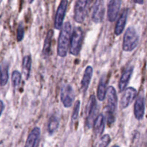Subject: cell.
I'll return each instance as SVG.
<instances>
[{
	"label": "cell",
	"mask_w": 147,
	"mask_h": 147,
	"mask_svg": "<svg viewBox=\"0 0 147 147\" xmlns=\"http://www.w3.org/2000/svg\"><path fill=\"white\" fill-rule=\"evenodd\" d=\"M71 25L70 22H65L62 27L60 33L57 44V55L61 57H65L67 55L69 43L71 35Z\"/></svg>",
	"instance_id": "cell-1"
},
{
	"label": "cell",
	"mask_w": 147,
	"mask_h": 147,
	"mask_svg": "<svg viewBox=\"0 0 147 147\" xmlns=\"http://www.w3.org/2000/svg\"><path fill=\"white\" fill-rule=\"evenodd\" d=\"M138 42H139V36L134 27H128L123 36V50L126 52L132 51L137 46Z\"/></svg>",
	"instance_id": "cell-2"
},
{
	"label": "cell",
	"mask_w": 147,
	"mask_h": 147,
	"mask_svg": "<svg viewBox=\"0 0 147 147\" xmlns=\"http://www.w3.org/2000/svg\"><path fill=\"white\" fill-rule=\"evenodd\" d=\"M83 39V32L80 27H76L73 30V34L70 42V54L76 56L79 54L82 47Z\"/></svg>",
	"instance_id": "cell-3"
},
{
	"label": "cell",
	"mask_w": 147,
	"mask_h": 147,
	"mask_svg": "<svg viewBox=\"0 0 147 147\" xmlns=\"http://www.w3.org/2000/svg\"><path fill=\"white\" fill-rule=\"evenodd\" d=\"M75 95L73 89L70 84H63L60 88V100L63 106L70 108L73 104Z\"/></svg>",
	"instance_id": "cell-4"
},
{
	"label": "cell",
	"mask_w": 147,
	"mask_h": 147,
	"mask_svg": "<svg viewBox=\"0 0 147 147\" xmlns=\"http://www.w3.org/2000/svg\"><path fill=\"white\" fill-rule=\"evenodd\" d=\"M96 100L94 95H92L89 98L88 104L86 109V114L87 116V121H86V125L88 128H90L94 122L96 117L95 115L97 112L96 110Z\"/></svg>",
	"instance_id": "cell-5"
},
{
	"label": "cell",
	"mask_w": 147,
	"mask_h": 147,
	"mask_svg": "<svg viewBox=\"0 0 147 147\" xmlns=\"http://www.w3.org/2000/svg\"><path fill=\"white\" fill-rule=\"evenodd\" d=\"M88 4V1L87 0H79L76 3L74 8V20L76 22L80 24L83 22L86 17Z\"/></svg>",
	"instance_id": "cell-6"
},
{
	"label": "cell",
	"mask_w": 147,
	"mask_h": 147,
	"mask_svg": "<svg viewBox=\"0 0 147 147\" xmlns=\"http://www.w3.org/2000/svg\"><path fill=\"white\" fill-rule=\"evenodd\" d=\"M107 93L108 103L106 106V113H113L116 109L117 106V95H116V89L113 86H109L106 90Z\"/></svg>",
	"instance_id": "cell-7"
},
{
	"label": "cell",
	"mask_w": 147,
	"mask_h": 147,
	"mask_svg": "<svg viewBox=\"0 0 147 147\" xmlns=\"http://www.w3.org/2000/svg\"><path fill=\"white\" fill-rule=\"evenodd\" d=\"M67 8V1L63 0L60 1L58 6L57 11H56L55 17V27L57 30H60L63 26V20L65 16L66 10Z\"/></svg>",
	"instance_id": "cell-8"
},
{
	"label": "cell",
	"mask_w": 147,
	"mask_h": 147,
	"mask_svg": "<svg viewBox=\"0 0 147 147\" xmlns=\"http://www.w3.org/2000/svg\"><path fill=\"white\" fill-rule=\"evenodd\" d=\"M103 1H96L93 7L92 20L95 23H100L103 21L105 13Z\"/></svg>",
	"instance_id": "cell-9"
},
{
	"label": "cell",
	"mask_w": 147,
	"mask_h": 147,
	"mask_svg": "<svg viewBox=\"0 0 147 147\" xmlns=\"http://www.w3.org/2000/svg\"><path fill=\"white\" fill-rule=\"evenodd\" d=\"M136 90L133 87H129L125 89L124 94L121 100V108L124 109L127 108L135 99L136 96Z\"/></svg>",
	"instance_id": "cell-10"
},
{
	"label": "cell",
	"mask_w": 147,
	"mask_h": 147,
	"mask_svg": "<svg viewBox=\"0 0 147 147\" xmlns=\"http://www.w3.org/2000/svg\"><path fill=\"white\" fill-rule=\"evenodd\" d=\"M121 1L120 0H111L108 4V19L110 22L115 21L120 9Z\"/></svg>",
	"instance_id": "cell-11"
},
{
	"label": "cell",
	"mask_w": 147,
	"mask_h": 147,
	"mask_svg": "<svg viewBox=\"0 0 147 147\" xmlns=\"http://www.w3.org/2000/svg\"><path fill=\"white\" fill-rule=\"evenodd\" d=\"M40 137V129L34 127L27 137L24 147H37Z\"/></svg>",
	"instance_id": "cell-12"
},
{
	"label": "cell",
	"mask_w": 147,
	"mask_h": 147,
	"mask_svg": "<svg viewBox=\"0 0 147 147\" xmlns=\"http://www.w3.org/2000/svg\"><path fill=\"white\" fill-rule=\"evenodd\" d=\"M144 114V98L142 94L139 95L134 105V116L138 120H142Z\"/></svg>",
	"instance_id": "cell-13"
},
{
	"label": "cell",
	"mask_w": 147,
	"mask_h": 147,
	"mask_svg": "<svg viewBox=\"0 0 147 147\" xmlns=\"http://www.w3.org/2000/svg\"><path fill=\"white\" fill-rule=\"evenodd\" d=\"M133 71L134 67L133 66H130V67H128L127 69H126V70L123 72L121 76L120 81H119V87L120 92L123 91V90L126 89V86H127L128 83H129V80H130Z\"/></svg>",
	"instance_id": "cell-14"
},
{
	"label": "cell",
	"mask_w": 147,
	"mask_h": 147,
	"mask_svg": "<svg viewBox=\"0 0 147 147\" xmlns=\"http://www.w3.org/2000/svg\"><path fill=\"white\" fill-rule=\"evenodd\" d=\"M128 14H129V9L125 8L121 14L117 23H116V27H115V34L116 35H120L123 32L125 25H126V20H127Z\"/></svg>",
	"instance_id": "cell-15"
},
{
	"label": "cell",
	"mask_w": 147,
	"mask_h": 147,
	"mask_svg": "<svg viewBox=\"0 0 147 147\" xmlns=\"http://www.w3.org/2000/svg\"><path fill=\"white\" fill-rule=\"evenodd\" d=\"M93 67L91 66H88L85 70L84 74H83V78L81 80V88L84 93H86V90L88 88L90 80L93 76Z\"/></svg>",
	"instance_id": "cell-16"
},
{
	"label": "cell",
	"mask_w": 147,
	"mask_h": 147,
	"mask_svg": "<svg viewBox=\"0 0 147 147\" xmlns=\"http://www.w3.org/2000/svg\"><path fill=\"white\" fill-rule=\"evenodd\" d=\"M105 128V118L103 114H100L96 117L93 122V130L96 135H100L103 133Z\"/></svg>",
	"instance_id": "cell-17"
},
{
	"label": "cell",
	"mask_w": 147,
	"mask_h": 147,
	"mask_svg": "<svg viewBox=\"0 0 147 147\" xmlns=\"http://www.w3.org/2000/svg\"><path fill=\"white\" fill-rule=\"evenodd\" d=\"M9 64L3 62L0 64V86H4L9 80Z\"/></svg>",
	"instance_id": "cell-18"
},
{
	"label": "cell",
	"mask_w": 147,
	"mask_h": 147,
	"mask_svg": "<svg viewBox=\"0 0 147 147\" xmlns=\"http://www.w3.org/2000/svg\"><path fill=\"white\" fill-rule=\"evenodd\" d=\"M53 30H50L47 32V34L46 35L45 40L44 42V45H43V49H42V53L45 57L50 55V48H51V42L52 40H53Z\"/></svg>",
	"instance_id": "cell-19"
},
{
	"label": "cell",
	"mask_w": 147,
	"mask_h": 147,
	"mask_svg": "<svg viewBox=\"0 0 147 147\" xmlns=\"http://www.w3.org/2000/svg\"><path fill=\"white\" fill-rule=\"evenodd\" d=\"M32 66V59L30 55L24 56L22 61V70L26 78H29Z\"/></svg>",
	"instance_id": "cell-20"
},
{
	"label": "cell",
	"mask_w": 147,
	"mask_h": 147,
	"mask_svg": "<svg viewBox=\"0 0 147 147\" xmlns=\"http://www.w3.org/2000/svg\"><path fill=\"white\" fill-rule=\"evenodd\" d=\"M106 96V84L105 79L101 78L100 81L99 83L98 87L97 90V97L99 100L102 101L105 99Z\"/></svg>",
	"instance_id": "cell-21"
},
{
	"label": "cell",
	"mask_w": 147,
	"mask_h": 147,
	"mask_svg": "<svg viewBox=\"0 0 147 147\" xmlns=\"http://www.w3.org/2000/svg\"><path fill=\"white\" fill-rule=\"evenodd\" d=\"M59 127V121L56 116H52L49 120L48 126H47V131L50 134H53V133L57 131Z\"/></svg>",
	"instance_id": "cell-22"
},
{
	"label": "cell",
	"mask_w": 147,
	"mask_h": 147,
	"mask_svg": "<svg viewBox=\"0 0 147 147\" xmlns=\"http://www.w3.org/2000/svg\"><path fill=\"white\" fill-rule=\"evenodd\" d=\"M21 78V73L18 70H14V71H13L12 76H11V82H12V85L14 88L17 87L20 84Z\"/></svg>",
	"instance_id": "cell-23"
},
{
	"label": "cell",
	"mask_w": 147,
	"mask_h": 147,
	"mask_svg": "<svg viewBox=\"0 0 147 147\" xmlns=\"http://www.w3.org/2000/svg\"><path fill=\"white\" fill-rule=\"evenodd\" d=\"M111 142V137L109 134H105L101 136L98 144V147H107Z\"/></svg>",
	"instance_id": "cell-24"
},
{
	"label": "cell",
	"mask_w": 147,
	"mask_h": 147,
	"mask_svg": "<svg viewBox=\"0 0 147 147\" xmlns=\"http://www.w3.org/2000/svg\"><path fill=\"white\" fill-rule=\"evenodd\" d=\"M80 100H77L75 103L74 108H73V112L72 114V119L76 121V119L78 118L79 115V111H80Z\"/></svg>",
	"instance_id": "cell-25"
},
{
	"label": "cell",
	"mask_w": 147,
	"mask_h": 147,
	"mask_svg": "<svg viewBox=\"0 0 147 147\" xmlns=\"http://www.w3.org/2000/svg\"><path fill=\"white\" fill-rule=\"evenodd\" d=\"M24 27H23L22 24H20L18 28H17V41H21L24 38Z\"/></svg>",
	"instance_id": "cell-26"
},
{
	"label": "cell",
	"mask_w": 147,
	"mask_h": 147,
	"mask_svg": "<svg viewBox=\"0 0 147 147\" xmlns=\"http://www.w3.org/2000/svg\"><path fill=\"white\" fill-rule=\"evenodd\" d=\"M3 109H4V103H3V102L0 100V116H1V113H2Z\"/></svg>",
	"instance_id": "cell-27"
},
{
	"label": "cell",
	"mask_w": 147,
	"mask_h": 147,
	"mask_svg": "<svg viewBox=\"0 0 147 147\" xmlns=\"http://www.w3.org/2000/svg\"><path fill=\"white\" fill-rule=\"evenodd\" d=\"M134 2L135 3H139V4H142V3H143V1H135Z\"/></svg>",
	"instance_id": "cell-28"
},
{
	"label": "cell",
	"mask_w": 147,
	"mask_h": 147,
	"mask_svg": "<svg viewBox=\"0 0 147 147\" xmlns=\"http://www.w3.org/2000/svg\"><path fill=\"white\" fill-rule=\"evenodd\" d=\"M113 147H119V146H117V145H115V146H113Z\"/></svg>",
	"instance_id": "cell-29"
}]
</instances>
